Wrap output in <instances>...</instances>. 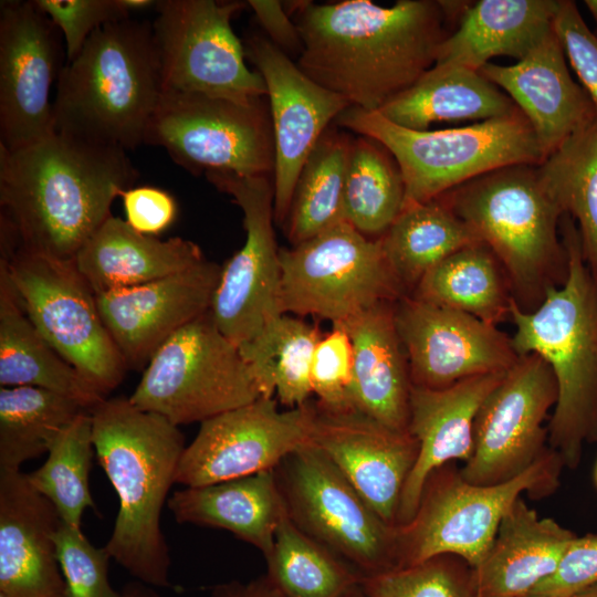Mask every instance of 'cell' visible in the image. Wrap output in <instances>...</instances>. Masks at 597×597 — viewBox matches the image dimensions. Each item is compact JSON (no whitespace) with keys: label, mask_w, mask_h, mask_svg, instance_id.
Instances as JSON below:
<instances>
[{"label":"cell","mask_w":597,"mask_h":597,"mask_svg":"<svg viewBox=\"0 0 597 597\" xmlns=\"http://www.w3.org/2000/svg\"><path fill=\"white\" fill-rule=\"evenodd\" d=\"M285 3L289 14L297 13L303 43L297 66L365 111H379L434 65L450 34L447 21L463 9L457 1L431 0H399L391 7L369 0Z\"/></svg>","instance_id":"6da1fadb"},{"label":"cell","mask_w":597,"mask_h":597,"mask_svg":"<svg viewBox=\"0 0 597 597\" xmlns=\"http://www.w3.org/2000/svg\"><path fill=\"white\" fill-rule=\"evenodd\" d=\"M137 178L126 150L57 132L17 150L0 146L1 211L21 248L59 261H74Z\"/></svg>","instance_id":"7a4b0ae2"},{"label":"cell","mask_w":597,"mask_h":597,"mask_svg":"<svg viewBox=\"0 0 597 597\" xmlns=\"http://www.w3.org/2000/svg\"><path fill=\"white\" fill-rule=\"evenodd\" d=\"M98 463L118 498L111 557L137 580L174 588L160 516L186 448L179 427L135 407L128 398H104L91 410Z\"/></svg>","instance_id":"3957f363"},{"label":"cell","mask_w":597,"mask_h":597,"mask_svg":"<svg viewBox=\"0 0 597 597\" xmlns=\"http://www.w3.org/2000/svg\"><path fill=\"white\" fill-rule=\"evenodd\" d=\"M559 229L568 260L566 280L548 289L532 312L511 298V341L519 356L534 353L553 370L557 401L547 443L565 468L575 470L585 446L597 443V281L584 260L575 221L563 214Z\"/></svg>","instance_id":"277c9868"},{"label":"cell","mask_w":597,"mask_h":597,"mask_svg":"<svg viewBox=\"0 0 597 597\" xmlns=\"http://www.w3.org/2000/svg\"><path fill=\"white\" fill-rule=\"evenodd\" d=\"M163 94L153 24L130 18L107 23L60 69L53 102L55 130L134 149L144 144Z\"/></svg>","instance_id":"5b68a950"},{"label":"cell","mask_w":597,"mask_h":597,"mask_svg":"<svg viewBox=\"0 0 597 597\" xmlns=\"http://www.w3.org/2000/svg\"><path fill=\"white\" fill-rule=\"evenodd\" d=\"M441 197L499 260L521 310L534 311L548 289L565 282L568 260L558 235L563 212L537 166L503 167Z\"/></svg>","instance_id":"8992f818"},{"label":"cell","mask_w":597,"mask_h":597,"mask_svg":"<svg viewBox=\"0 0 597 597\" xmlns=\"http://www.w3.org/2000/svg\"><path fill=\"white\" fill-rule=\"evenodd\" d=\"M336 123L373 138L392 155L405 182V206L433 200L503 167L538 166L545 159L520 109L464 127L416 130L390 122L378 111L349 106Z\"/></svg>","instance_id":"52a82bcc"},{"label":"cell","mask_w":597,"mask_h":597,"mask_svg":"<svg viewBox=\"0 0 597 597\" xmlns=\"http://www.w3.org/2000/svg\"><path fill=\"white\" fill-rule=\"evenodd\" d=\"M564 468L561 455L548 448L523 473L494 485L467 482L454 462L436 469L423 485L412 519L397 525V568L439 555L457 556L478 567L512 504L523 493L532 499L555 493Z\"/></svg>","instance_id":"ba28073f"},{"label":"cell","mask_w":597,"mask_h":597,"mask_svg":"<svg viewBox=\"0 0 597 597\" xmlns=\"http://www.w3.org/2000/svg\"><path fill=\"white\" fill-rule=\"evenodd\" d=\"M259 397L238 345L219 329L209 311L160 345L128 399L179 427L202 422Z\"/></svg>","instance_id":"9c48e42d"},{"label":"cell","mask_w":597,"mask_h":597,"mask_svg":"<svg viewBox=\"0 0 597 597\" xmlns=\"http://www.w3.org/2000/svg\"><path fill=\"white\" fill-rule=\"evenodd\" d=\"M283 314L313 315L333 324L407 295L371 239L345 220L317 235L280 249Z\"/></svg>","instance_id":"30bf717a"},{"label":"cell","mask_w":597,"mask_h":597,"mask_svg":"<svg viewBox=\"0 0 597 597\" xmlns=\"http://www.w3.org/2000/svg\"><path fill=\"white\" fill-rule=\"evenodd\" d=\"M289 519L363 577L398 567L397 526L386 523L336 465L305 442L273 469Z\"/></svg>","instance_id":"8fae6325"},{"label":"cell","mask_w":597,"mask_h":597,"mask_svg":"<svg viewBox=\"0 0 597 597\" xmlns=\"http://www.w3.org/2000/svg\"><path fill=\"white\" fill-rule=\"evenodd\" d=\"M0 263L25 314L52 348L103 397L115 389L127 367L74 261L19 247L10 256L1 255Z\"/></svg>","instance_id":"7c38bea8"},{"label":"cell","mask_w":597,"mask_h":597,"mask_svg":"<svg viewBox=\"0 0 597 597\" xmlns=\"http://www.w3.org/2000/svg\"><path fill=\"white\" fill-rule=\"evenodd\" d=\"M144 144L165 148L191 174H274L273 126L265 96L238 103L201 94L164 93Z\"/></svg>","instance_id":"4fadbf2b"},{"label":"cell","mask_w":597,"mask_h":597,"mask_svg":"<svg viewBox=\"0 0 597 597\" xmlns=\"http://www.w3.org/2000/svg\"><path fill=\"white\" fill-rule=\"evenodd\" d=\"M242 1L160 0L153 24L164 93L201 94L251 103L268 94L245 64L244 45L231 19Z\"/></svg>","instance_id":"5bb4252c"},{"label":"cell","mask_w":597,"mask_h":597,"mask_svg":"<svg viewBox=\"0 0 597 597\" xmlns=\"http://www.w3.org/2000/svg\"><path fill=\"white\" fill-rule=\"evenodd\" d=\"M205 175L231 196L243 214L245 241L222 266L210 310L219 329L239 346L283 315L280 249L273 228L274 181L271 176Z\"/></svg>","instance_id":"9a60e30c"},{"label":"cell","mask_w":597,"mask_h":597,"mask_svg":"<svg viewBox=\"0 0 597 597\" xmlns=\"http://www.w3.org/2000/svg\"><path fill=\"white\" fill-rule=\"evenodd\" d=\"M557 401L549 365L520 356L482 401L473 427V451L460 469L476 485H494L527 470L549 448L544 421Z\"/></svg>","instance_id":"2e32d148"},{"label":"cell","mask_w":597,"mask_h":597,"mask_svg":"<svg viewBox=\"0 0 597 597\" xmlns=\"http://www.w3.org/2000/svg\"><path fill=\"white\" fill-rule=\"evenodd\" d=\"M314 402L280 411L276 399L259 397L200 422L180 458L176 483L202 486L273 470L307 442Z\"/></svg>","instance_id":"e0dca14e"},{"label":"cell","mask_w":597,"mask_h":597,"mask_svg":"<svg viewBox=\"0 0 597 597\" xmlns=\"http://www.w3.org/2000/svg\"><path fill=\"white\" fill-rule=\"evenodd\" d=\"M394 316L412 386L440 389L503 374L520 358L511 337L470 314L407 294L394 304Z\"/></svg>","instance_id":"ac0fdd59"},{"label":"cell","mask_w":597,"mask_h":597,"mask_svg":"<svg viewBox=\"0 0 597 597\" xmlns=\"http://www.w3.org/2000/svg\"><path fill=\"white\" fill-rule=\"evenodd\" d=\"M56 27L34 1L0 6V146L17 150L55 130L51 86L57 71Z\"/></svg>","instance_id":"d6986e66"},{"label":"cell","mask_w":597,"mask_h":597,"mask_svg":"<svg viewBox=\"0 0 597 597\" xmlns=\"http://www.w3.org/2000/svg\"><path fill=\"white\" fill-rule=\"evenodd\" d=\"M244 51L266 85L275 153L274 221L283 226L305 160L350 104L308 77L266 38H249Z\"/></svg>","instance_id":"ffe728a7"},{"label":"cell","mask_w":597,"mask_h":597,"mask_svg":"<svg viewBox=\"0 0 597 597\" xmlns=\"http://www.w3.org/2000/svg\"><path fill=\"white\" fill-rule=\"evenodd\" d=\"M308 443L320 449L388 524L397 512L419 444L357 409L329 411L314 402Z\"/></svg>","instance_id":"44dd1931"},{"label":"cell","mask_w":597,"mask_h":597,"mask_svg":"<svg viewBox=\"0 0 597 597\" xmlns=\"http://www.w3.org/2000/svg\"><path fill=\"white\" fill-rule=\"evenodd\" d=\"M221 270L205 259L145 284L95 294L102 320L127 369L145 368L170 336L211 310Z\"/></svg>","instance_id":"7402d4cb"},{"label":"cell","mask_w":597,"mask_h":597,"mask_svg":"<svg viewBox=\"0 0 597 597\" xmlns=\"http://www.w3.org/2000/svg\"><path fill=\"white\" fill-rule=\"evenodd\" d=\"M62 522L27 473L0 470V593L69 597L54 543Z\"/></svg>","instance_id":"603a6c76"},{"label":"cell","mask_w":597,"mask_h":597,"mask_svg":"<svg viewBox=\"0 0 597 597\" xmlns=\"http://www.w3.org/2000/svg\"><path fill=\"white\" fill-rule=\"evenodd\" d=\"M567 62L553 30L516 63H488L479 70L526 117L545 158L597 117L589 96L573 80Z\"/></svg>","instance_id":"cb8c5ba5"},{"label":"cell","mask_w":597,"mask_h":597,"mask_svg":"<svg viewBox=\"0 0 597 597\" xmlns=\"http://www.w3.org/2000/svg\"><path fill=\"white\" fill-rule=\"evenodd\" d=\"M504 374L476 376L440 389L411 387L408 430L419 450L402 490L397 525L408 523L415 515L432 471L457 460L465 462L470 459L476 412Z\"/></svg>","instance_id":"d4e9b609"},{"label":"cell","mask_w":597,"mask_h":597,"mask_svg":"<svg viewBox=\"0 0 597 597\" xmlns=\"http://www.w3.org/2000/svg\"><path fill=\"white\" fill-rule=\"evenodd\" d=\"M577 535L551 517H542L522 499L504 514L494 541L473 568L478 597L532 594L557 569Z\"/></svg>","instance_id":"484cf974"},{"label":"cell","mask_w":597,"mask_h":597,"mask_svg":"<svg viewBox=\"0 0 597 597\" xmlns=\"http://www.w3.org/2000/svg\"><path fill=\"white\" fill-rule=\"evenodd\" d=\"M384 303L356 314L342 325L354 354L355 409L400 431H409L411 379L394 316Z\"/></svg>","instance_id":"4316f807"},{"label":"cell","mask_w":597,"mask_h":597,"mask_svg":"<svg viewBox=\"0 0 597 597\" xmlns=\"http://www.w3.org/2000/svg\"><path fill=\"white\" fill-rule=\"evenodd\" d=\"M167 506L179 524L222 528L265 557L287 516L273 470L175 491Z\"/></svg>","instance_id":"83f0119b"},{"label":"cell","mask_w":597,"mask_h":597,"mask_svg":"<svg viewBox=\"0 0 597 597\" xmlns=\"http://www.w3.org/2000/svg\"><path fill=\"white\" fill-rule=\"evenodd\" d=\"M205 259L190 240L145 235L112 214L78 251L74 263L93 292L101 294L181 272Z\"/></svg>","instance_id":"f1b7e54d"},{"label":"cell","mask_w":597,"mask_h":597,"mask_svg":"<svg viewBox=\"0 0 597 597\" xmlns=\"http://www.w3.org/2000/svg\"><path fill=\"white\" fill-rule=\"evenodd\" d=\"M558 0H481L467 6L459 25L441 43L434 64L479 71L506 55L522 60L549 32Z\"/></svg>","instance_id":"f546056e"},{"label":"cell","mask_w":597,"mask_h":597,"mask_svg":"<svg viewBox=\"0 0 597 597\" xmlns=\"http://www.w3.org/2000/svg\"><path fill=\"white\" fill-rule=\"evenodd\" d=\"M517 109L513 101L479 71L434 64L378 112L399 126L425 130L439 122H483Z\"/></svg>","instance_id":"4dcf8cb0"},{"label":"cell","mask_w":597,"mask_h":597,"mask_svg":"<svg viewBox=\"0 0 597 597\" xmlns=\"http://www.w3.org/2000/svg\"><path fill=\"white\" fill-rule=\"evenodd\" d=\"M32 386L91 410L104 398L45 341L25 314L0 263V387Z\"/></svg>","instance_id":"1f68e13d"},{"label":"cell","mask_w":597,"mask_h":597,"mask_svg":"<svg viewBox=\"0 0 597 597\" xmlns=\"http://www.w3.org/2000/svg\"><path fill=\"white\" fill-rule=\"evenodd\" d=\"M389 265L410 294L422 276L441 261L481 243L442 197L406 205L380 237Z\"/></svg>","instance_id":"d6a6232c"},{"label":"cell","mask_w":597,"mask_h":597,"mask_svg":"<svg viewBox=\"0 0 597 597\" xmlns=\"http://www.w3.org/2000/svg\"><path fill=\"white\" fill-rule=\"evenodd\" d=\"M409 295L495 326L510 316L512 298L503 268L483 243L461 249L441 261Z\"/></svg>","instance_id":"836d02e7"},{"label":"cell","mask_w":597,"mask_h":597,"mask_svg":"<svg viewBox=\"0 0 597 597\" xmlns=\"http://www.w3.org/2000/svg\"><path fill=\"white\" fill-rule=\"evenodd\" d=\"M321 337L316 326L283 314L239 345L261 397L276 394L290 408L308 402L312 360Z\"/></svg>","instance_id":"e575fe53"},{"label":"cell","mask_w":597,"mask_h":597,"mask_svg":"<svg viewBox=\"0 0 597 597\" xmlns=\"http://www.w3.org/2000/svg\"><path fill=\"white\" fill-rule=\"evenodd\" d=\"M353 138L329 126L305 160L284 222L296 245L344 220L343 202Z\"/></svg>","instance_id":"d590c367"},{"label":"cell","mask_w":597,"mask_h":597,"mask_svg":"<svg viewBox=\"0 0 597 597\" xmlns=\"http://www.w3.org/2000/svg\"><path fill=\"white\" fill-rule=\"evenodd\" d=\"M538 176L580 237L584 260L597 281V117L538 166Z\"/></svg>","instance_id":"8d00e7d4"},{"label":"cell","mask_w":597,"mask_h":597,"mask_svg":"<svg viewBox=\"0 0 597 597\" xmlns=\"http://www.w3.org/2000/svg\"><path fill=\"white\" fill-rule=\"evenodd\" d=\"M78 401L32 386L0 387V470L19 471L82 412Z\"/></svg>","instance_id":"74e56055"},{"label":"cell","mask_w":597,"mask_h":597,"mask_svg":"<svg viewBox=\"0 0 597 597\" xmlns=\"http://www.w3.org/2000/svg\"><path fill=\"white\" fill-rule=\"evenodd\" d=\"M406 190L392 155L373 138H353L343 218L360 233L380 238L405 206Z\"/></svg>","instance_id":"f35d334b"},{"label":"cell","mask_w":597,"mask_h":597,"mask_svg":"<svg viewBox=\"0 0 597 597\" xmlns=\"http://www.w3.org/2000/svg\"><path fill=\"white\" fill-rule=\"evenodd\" d=\"M264 558L266 576L285 597H343L363 578L289 516L277 527L273 547Z\"/></svg>","instance_id":"ab89813d"},{"label":"cell","mask_w":597,"mask_h":597,"mask_svg":"<svg viewBox=\"0 0 597 597\" xmlns=\"http://www.w3.org/2000/svg\"><path fill=\"white\" fill-rule=\"evenodd\" d=\"M94 453L87 410L54 438L43 464L27 473L30 483L53 503L66 524L81 526L85 510L95 507L88 483Z\"/></svg>","instance_id":"60d3db41"},{"label":"cell","mask_w":597,"mask_h":597,"mask_svg":"<svg viewBox=\"0 0 597 597\" xmlns=\"http://www.w3.org/2000/svg\"><path fill=\"white\" fill-rule=\"evenodd\" d=\"M367 597H478L473 568L452 555L365 576Z\"/></svg>","instance_id":"b9f144b4"},{"label":"cell","mask_w":597,"mask_h":597,"mask_svg":"<svg viewBox=\"0 0 597 597\" xmlns=\"http://www.w3.org/2000/svg\"><path fill=\"white\" fill-rule=\"evenodd\" d=\"M54 543L69 597H122L108 579L109 553L94 546L81 526L62 522Z\"/></svg>","instance_id":"7bdbcfd3"},{"label":"cell","mask_w":597,"mask_h":597,"mask_svg":"<svg viewBox=\"0 0 597 597\" xmlns=\"http://www.w3.org/2000/svg\"><path fill=\"white\" fill-rule=\"evenodd\" d=\"M354 354L346 329L333 324L318 341L312 360L311 383L316 402L329 411L355 409L353 399Z\"/></svg>","instance_id":"ee69618b"},{"label":"cell","mask_w":597,"mask_h":597,"mask_svg":"<svg viewBox=\"0 0 597 597\" xmlns=\"http://www.w3.org/2000/svg\"><path fill=\"white\" fill-rule=\"evenodd\" d=\"M35 4L63 33L67 62L76 57L98 28L129 19L123 0H35Z\"/></svg>","instance_id":"f6af8a7d"},{"label":"cell","mask_w":597,"mask_h":597,"mask_svg":"<svg viewBox=\"0 0 597 597\" xmlns=\"http://www.w3.org/2000/svg\"><path fill=\"white\" fill-rule=\"evenodd\" d=\"M554 30L568 63L597 112V34L588 28L572 0H558Z\"/></svg>","instance_id":"bcb514c9"},{"label":"cell","mask_w":597,"mask_h":597,"mask_svg":"<svg viewBox=\"0 0 597 597\" xmlns=\"http://www.w3.org/2000/svg\"><path fill=\"white\" fill-rule=\"evenodd\" d=\"M597 584V534L576 536L556 572L532 594L569 597Z\"/></svg>","instance_id":"7dc6e473"},{"label":"cell","mask_w":597,"mask_h":597,"mask_svg":"<svg viewBox=\"0 0 597 597\" xmlns=\"http://www.w3.org/2000/svg\"><path fill=\"white\" fill-rule=\"evenodd\" d=\"M122 199L125 221L142 234L156 237L169 229L177 218L175 198L161 188L132 187Z\"/></svg>","instance_id":"c3c4849f"},{"label":"cell","mask_w":597,"mask_h":597,"mask_svg":"<svg viewBox=\"0 0 597 597\" xmlns=\"http://www.w3.org/2000/svg\"><path fill=\"white\" fill-rule=\"evenodd\" d=\"M256 20L265 30L270 41L283 52L301 54L303 43L295 22L284 9L283 2L277 0H250Z\"/></svg>","instance_id":"681fc988"},{"label":"cell","mask_w":597,"mask_h":597,"mask_svg":"<svg viewBox=\"0 0 597 597\" xmlns=\"http://www.w3.org/2000/svg\"><path fill=\"white\" fill-rule=\"evenodd\" d=\"M208 597H285L266 574L248 582L230 580L210 588Z\"/></svg>","instance_id":"f907efd6"},{"label":"cell","mask_w":597,"mask_h":597,"mask_svg":"<svg viewBox=\"0 0 597 597\" xmlns=\"http://www.w3.org/2000/svg\"><path fill=\"white\" fill-rule=\"evenodd\" d=\"M122 597H159L156 590L139 580L127 583L122 589Z\"/></svg>","instance_id":"816d5d0a"},{"label":"cell","mask_w":597,"mask_h":597,"mask_svg":"<svg viewBox=\"0 0 597 597\" xmlns=\"http://www.w3.org/2000/svg\"><path fill=\"white\" fill-rule=\"evenodd\" d=\"M569 597H597V584L583 588Z\"/></svg>","instance_id":"f5cc1de1"},{"label":"cell","mask_w":597,"mask_h":597,"mask_svg":"<svg viewBox=\"0 0 597 597\" xmlns=\"http://www.w3.org/2000/svg\"><path fill=\"white\" fill-rule=\"evenodd\" d=\"M584 3L595 20L597 27V0H585Z\"/></svg>","instance_id":"db71d44e"},{"label":"cell","mask_w":597,"mask_h":597,"mask_svg":"<svg viewBox=\"0 0 597 597\" xmlns=\"http://www.w3.org/2000/svg\"><path fill=\"white\" fill-rule=\"evenodd\" d=\"M343 597H367V595L364 593L359 584L358 586L349 590L347 594H345Z\"/></svg>","instance_id":"11a10c76"},{"label":"cell","mask_w":597,"mask_h":597,"mask_svg":"<svg viewBox=\"0 0 597 597\" xmlns=\"http://www.w3.org/2000/svg\"><path fill=\"white\" fill-rule=\"evenodd\" d=\"M520 597H553V596L540 595V594H528V595L520 596Z\"/></svg>","instance_id":"9f6ffc18"},{"label":"cell","mask_w":597,"mask_h":597,"mask_svg":"<svg viewBox=\"0 0 597 597\" xmlns=\"http://www.w3.org/2000/svg\"><path fill=\"white\" fill-rule=\"evenodd\" d=\"M594 482H595L596 488H597V462H596L595 469H594Z\"/></svg>","instance_id":"6f0895ef"},{"label":"cell","mask_w":597,"mask_h":597,"mask_svg":"<svg viewBox=\"0 0 597 597\" xmlns=\"http://www.w3.org/2000/svg\"><path fill=\"white\" fill-rule=\"evenodd\" d=\"M0 597H10V596H8V595H6L3 593H0Z\"/></svg>","instance_id":"680465c9"}]
</instances>
